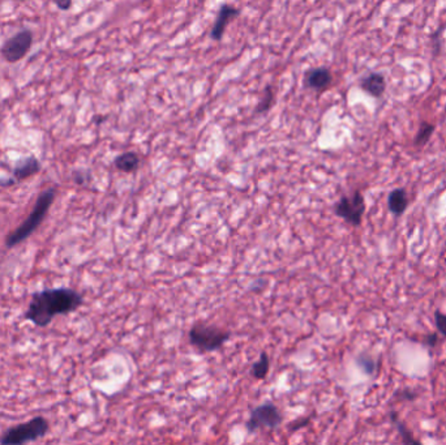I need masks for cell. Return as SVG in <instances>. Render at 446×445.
<instances>
[{
	"label": "cell",
	"instance_id": "11",
	"mask_svg": "<svg viewBox=\"0 0 446 445\" xmlns=\"http://www.w3.org/2000/svg\"><path fill=\"white\" fill-rule=\"evenodd\" d=\"M361 87L366 92H368L371 96L381 97L385 92L387 83H385V78L382 75L372 73V75H369L368 78H366L361 81Z\"/></svg>",
	"mask_w": 446,
	"mask_h": 445
},
{
	"label": "cell",
	"instance_id": "9",
	"mask_svg": "<svg viewBox=\"0 0 446 445\" xmlns=\"http://www.w3.org/2000/svg\"><path fill=\"white\" fill-rule=\"evenodd\" d=\"M408 192L405 188H396L388 196L389 211L394 216H402L408 209Z\"/></svg>",
	"mask_w": 446,
	"mask_h": 445
},
{
	"label": "cell",
	"instance_id": "7",
	"mask_svg": "<svg viewBox=\"0 0 446 445\" xmlns=\"http://www.w3.org/2000/svg\"><path fill=\"white\" fill-rule=\"evenodd\" d=\"M33 45V33L28 29L21 30L16 36L4 42L0 49L1 57L8 63H16L25 58Z\"/></svg>",
	"mask_w": 446,
	"mask_h": 445
},
{
	"label": "cell",
	"instance_id": "2",
	"mask_svg": "<svg viewBox=\"0 0 446 445\" xmlns=\"http://www.w3.org/2000/svg\"><path fill=\"white\" fill-rule=\"evenodd\" d=\"M55 196H57L55 188H49V190L43 191L42 194H39L38 199L34 204V208H33L31 213L28 216V218L21 223L15 232H10V235L7 236L6 247L12 248V247L17 246L19 243L28 239L30 235L38 229L39 225L45 220L51 205L54 203Z\"/></svg>",
	"mask_w": 446,
	"mask_h": 445
},
{
	"label": "cell",
	"instance_id": "14",
	"mask_svg": "<svg viewBox=\"0 0 446 445\" xmlns=\"http://www.w3.org/2000/svg\"><path fill=\"white\" fill-rule=\"evenodd\" d=\"M269 368H271V360H269V355L264 351L260 355V359L253 365L251 367V376L257 380H264L266 378L268 372H269Z\"/></svg>",
	"mask_w": 446,
	"mask_h": 445
},
{
	"label": "cell",
	"instance_id": "1",
	"mask_svg": "<svg viewBox=\"0 0 446 445\" xmlns=\"http://www.w3.org/2000/svg\"><path fill=\"white\" fill-rule=\"evenodd\" d=\"M82 302V295L69 288L39 291L30 300L25 318L34 325L43 328L48 327L55 316L75 312Z\"/></svg>",
	"mask_w": 446,
	"mask_h": 445
},
{
	"label": "cell",
	"instance_id": "4",
	"mask_svg": "<svg viewBox=\"0 0 446 445\" xmlns=\"http://www.w3.org/2000/svg\"><path fill=\"white\" fill-rule=\"evenodd\" d=\"M230 332L215 325L206 324H196L189 330V342L194 348L204 353H210L222 348L223 345L230 339Z\"/></svg>",
	"mask_w": 446,
	"mask_h": 445
},
{
	"label": "cell",
	"instance_id": "18",
	"mask_svg": "<svg viewBox=\"0 0 446 445\" xmlns=\"http://www.w3.org/2000/svg\"><path fill=\"white\" fill-rule=\"evenodd\" d=\"M435 324L440 334L446 336V313H443L441 311L437 310L435 312Z\"/></svg>",
	"mask_w": 446,
	"mask_h": 445
},
{
	"label": "cell",
	"instance_id": "5",
	"mask_svg": "<svg viewBox=\"0 0 446 445\" xmlns=\"http://www.w3.org/2000/svg\"><path fill=\"white\" fill-rule=\"evenodd\" d=\"M334 213L345 222L352 226H360L363 216L366 213L364 196L357 191L352 196H342L340 202L334 205Z\"/></svg>",
	"mask_w": 446,
	"mask_h": 445
},
{
	"label": "cell",
	"instance_id": "6",
	"mask_svg": "<svg viewBox=\"0 0 446 445\" xmlns=\"http://www.w3.org/2000/svg\"><path fill=\"white\" fill-rule=\"evenodd\" d=\"M282 423V416L278 407L274 404L266 402L252 410L250 419L247 421V430L254 432L260 428L274 430Z\"/></svg>",
	"mask_w": 446,
	"mask_h": 445
},
{
	"label": "cell",
	"instance_id": "17",
	"mask_svg": "<svg viewBox=\"0 0 446 445\" xmlns=\"http://www.w3.org/2000/svg\"><path fill=\"white\" fill-rule=\"evenodd\" d=\"M357 360H358V366H359L366 374H369V375H371V374L375 371V368H376L375 360L371 358V357H368V355H364V354H363V355L358 357Z\"/></svg>",
	"mask_w": 446,
	"mask_h": 445
},
{
	"label": "cell",
	"instance_id": "10",
	"mask_svg": "<svg viewBox=\"0 0 446 445\" xmlns=\"http://www.w3.org/2000/svg\"><path fill=\"white\" fill-rule=\"evenodd\" d=\"M239 15V10H235L233 7L230 6H223L221 10H220V15L217 17L215 21V25H214L213 30H212V37L217 41L222 38L223 31L226 29L227 24L230 20L236 17Z\"/></svg>",
	"mask_w": 446,
	"mask_h": 445
},
{
	"label": "cell",
	"instance_id": "16",
	"mask_svg": "<svg viewBox=\"0 0 446 445\" xmlns=\"http://www.w3.org/2000/svg\"><path fill=\"white\" fill-rule=\"evenodd\" d=\"M391 418H393L394 423L397 425L398 432L401 434L402 439H403V442H405L406 444H419V442H417V439H415L414 436L411 435V432L408 431V427L405 426L402 422H399V421H398L397 416H394V413H393Z\"/></svg>",
	"mask_w": 446,
	"mask_h": 445
},
{
	"label": "cell",
	"instance_id": "20",
	"mask_svg": "<svg viewBox=\"0 0 446 445\" xmlns=\"http://www.w3.org/2000/svg\"><path fill=\"white\" fill-rule=\"evenodd\" d=\"M437 341H438V337H437L436 333L429 334L427 337V345H429L431 348H433V346H436Z\"/></svg>",
	"mask_w": 446,
	"mask_h": 445
},
{
	"label": "cell",
	"instance_id": "3",
	"mask_svg": "<svg viewBox=\"0 0 446 445\" xmlns=\"http://www.w3.org/2000/svg\"><path fill=\"white\" fill-rule=\"evenodd\" d=\"M49 422L43 416H36L19 426L12 427L0 437V444L17 445L36 442L48 434Z\"/></svg>",
	"mask_w": 446,
	"mask_h": 445
},
{
	"label": "cell",
	"instance_id": "8",
	"mask_svg": "<svg viewBox=\"0 0 446 445\" xmlns=\"http://www.w3.org/2000/svg\"><path fill=\"white\" fill-rule=\"evenodd\" d=\"M39 170H41V165H39L38 160L36 157H27L25 160L20 161L16 165L13 170V176L17 182H21L37 174Z\"/></svg>",
	"mask_w": 446,
	"mask_h": 445
},
{
	"label": "cell",
	"instance_id": "19",
	"mask_svg": "<svg viewBox=\"0 0 446 445\" xmlns=\"http://www.w3.org/2000/svg\"><path fill=\"white\" fill-rule=\"evenodd\" d=\"M52 1L57 4L59 10H69L72 6V0H52Z\"/></svg>",
	"mask_w": 446,
	"mask_h": 445
},
{
	"label": "cell",
	"instance_id": "15",
	"mask_svg": "<svg viewBox=\"0 0 446 445\" xmlns=\"http://www.w3.org/2000/svg\"><path fill=\"white\" fill-rule=\"evenodd\" d=\"M433 131H435V126H433V125L423 123L422 127L419 128V132H417V139H415V146H426L428 143V140H429V137L433 134Z\"/></svg>",
	"mask_w": 446,
	"mask_h": 445
},
{
	"label": "cell",
	"instance_id": "12",
	"mask_svg": "<svg viewBox=\"0 0 446 445\" xmlns=\"http://www.w3.org/2000/svg\"><path fill=\"white\" fill-rule=\"evenodd\" d=\"M331 83V75L326 68H317L308 73L307 84L308 87L316 90H322L328 87Z\"/></svg>",
	"mask_w": 446,
	"mask_h": 445
},
{
	"label": "cell",
	"instance_id": "13",
	"mask_svg": "<svg viewBox=\"0 0 446 445\" xmlns=\"http://www.w3.org/2000/svg\"><path fill=\"white\" fill-rule=\"evenodd\" d=\"M138 164H140V160H138L136 153H134V152L123 153V155L117 157V160H115V167L123 173L136 171Z\"/></svg>",
	"mask_w": 446,
	"mask_h": 445
}]
</instances>
